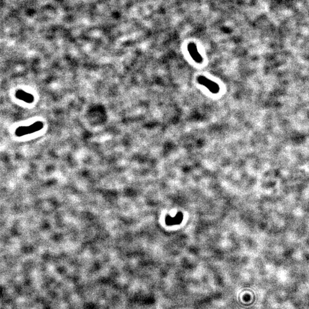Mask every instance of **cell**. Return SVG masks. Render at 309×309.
<instances>
[{
    "mask_svg": "<svg viewBox=\"0 0 309 309\" xmlns=\"http://www.w3.org/2000/svg\"><path fill=\"white\" fill-rule=\"evenodd\" d=\"M198 82L200 84L206 87L213 93H217L219 91V85L216 82L209 80L205 76H200L198 77Z\"/></svg>",
    "mask_w": 309,
    "mask_h": 309,
    "instance_id": "1",
    "label": "cell"
},
{
    "mask_svg": "<svg viewBox=\"0 0 309 309\" xmlns=\"http://www.w3.org/2000/svg\"><path fill=\"white\" fill-rule=\"evenodd\" d=\"M188 50L190 55H191L195 62L198 63H201L203 62L202 57L199 54L197 47L195 44L190 43L188 45Z\"/></svg>",
    "mask_w": 309,
    "mask_h": 309,
    "instance_id": "2",
    "label": "cell"
}]
</instances>
